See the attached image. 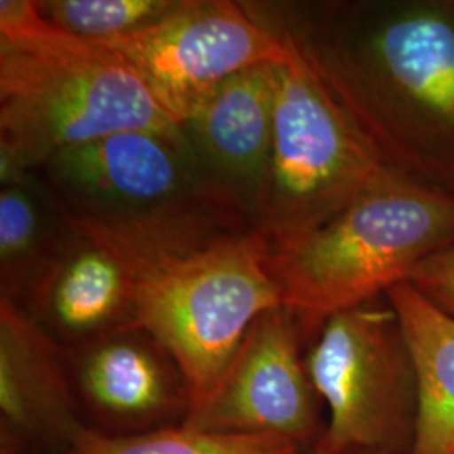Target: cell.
Returning <instances> with one entry per match:
<instances>
[{"instance_id":"6da1fadb","label":"cell","mask_w":454,"mask_h":454,"mask_svg":"<svg viewBox=\"0 0 454 454\" xmlns=\"http://www.w3.org/2000/svg\"><path fill=\"white\" fill-rule=\"evenodd\" d=\"M78 227L112 246L127 264L135 324L177 360L192 389V407L214 387L258 317L283 305L266 266L270 244L249 224L157 232Z\"/></svg>"},{"instance_id":"7a4b0ae2","label":"cell","mask_w":454,"mask_h":454,"mask_svg":"<svg viewBox=\"0 0 454 454\" xmlns=\"http://www.w3.org/2000/svg\"><path fill=\"white\" fill-rule=\"evenodd\" d=\"M180 125L114 49L0 2V180L118 131Z\"/></svg>"},{"instance_id":"3957f363","label":"cell","mask_w":454,"mask_h":454,"mask_svg":"<svg viewBox=\"0 0 454 454\" xmlns=\"http://www.w3.org/2000/svg\"><path fill=\"white\" fill-rule=\"evenodd\" d=\"M451 246L454 192L395 167L322 226L270 244L266 266L311 340L328 317L384 296Z\"/></svg>"},{"instance_id":"277c9868","label":"cell","mask_w":454,"mask_h":454,"mask_svg":"<svg viewBox=\"0 0 454 454\" xmlns=\"http://www.w3.org/2000/svg\"><path fill=\"white\" fill-rule=\"evenodd\" d=\"M278 35L286 56L276 66L271 152L249 209L251 226L270 244L322 226L399 167L358 125L294 39Z\"/></svg>"},{"instance_id":"5b68a950","label":"cell","mask_w":454,"mask_h":454,"mask_svg":"<svg viewBox=\"0 0 454 454\" xmlns=\"http://www.w3.org/2000/svg\"><path fill=\"white\" fill-rule=\"evenodd\" d=\"M31 174L76 226L155 232L223 221L251 224L206 174L182 125L118 131L71 146Z\"/></svg>"},{"instance_id":"8992f818","label":"cell","mask_w":454,"mask_h":454,"mask_svg":"<svg viewBox=\"0 0 454 454\" xmlns=\"http://www.w3.org/2000/svg\"><path fill=\"white\" fill-rule=\"evenodd\" d=\"M307 367L326 411L322 444L411 454L419 416L418 372L386 294L328 317L309 340Z\"/></svg>"},{"instance_id":"52a82bcc","label":"cell","mask_w":454,"mask_h":454,"mask_svg":"<svg viewBox=\"0 0 454 454\" xmlns=\"http://www.w3.org/2000/svg\"><path fill=\"white\" fill-rule=\"evenodd\" d=\"M309 343L296 311L285 305L264 311L184 422L211 433L281 439L307 450L326 424L307 367Z\"/></svg>"},{"instance_id":"ba28073f","label":"cell","mask_w":454,"mask_h":454,"mask_svg":"<svg viewBox=\"0 0 454 454\" xmlns=\"http://www.w3.org/2000/svg\"><path fill=\"white\" fill-rule=\"evenodd\" d=\"M101 44L123 58L179 123L234 74L286 56L278 34L244 4L227 0H180L159 24Z\"/></svg>"},{"instance_id":"9c48e42d","label":"cell","mask_w":454,"mask_h":454,"mask_svg":"<svg viewBox=\"0 0 454 454\" xmlns=\"http://www.w3.org/2000/svg\"><path fill=\"white\" fill-rule=\"evenodd\" d=\"M66 352L90 429L129 436L187 419L194 403L191 384L145 328L130 325Z\"/></svg>"},{"instance_id":"30bf717a","label":"cell","mask_w":454,"mask_h":454,"mask_svg":"<svg viewBox=\"0 0 454 454\" xmlns=\"http://www.w3.org/2000/svg\"><path fill=\"white\" fill-rule=\"evenodd\" d=\"M86 429L66 348L0 296V454H66Z\"/></svg>"},{"instance_id":"8fae6325","label":"cell","mask_w":454,"mask_h":454,"mask_svg":"<svg viewBox=\"0 0 454 454\" xmlns=\"http://www.w3.org/2000/svg\"><path fill=\"white\" fill-rule=\"evenodd\" d=\"M16 305L66 350L137 325L135 285L127 264L112 246L71 223Z\"/></svg>"},{"instance_id":"7c38bea8","label":"cell","mask_w":454,"mask_h":454,"mask_svg":"<svg viewBox=\"0 0 454 454\" xmlns=\"http://www.w3.org/2000/svg\"><path fill=\"white\" fill-rule=\"evenodd\" d=\"M276 66L234 74L180 123L206 174L247 215L271 152Z\"/></svg>"},{"instance_id":"4fadbf2b","label":"cell","mask_w":454,"mask_h":454,"mask_svg":"<svg viewBox=\"0 0 454 454\" xmlns=\"http://www.w3.org/2000/svg\"><path fill=\"white\" fill-rule=\"evenodd\" d=\"M395 309L419 384V416L411 454H454V318L409 283L386 293Z\"/></svg>"},{"instance_id":"5bb4252c","label":"cell","mask_w":454,"mask_h":454,"mask_svg":"<svg viewBox=\"0 0 454 454\" xmlns=\"http://www.w3.org/2000/svg\"><path fill=\"white\" fill-rule=\"evenodd\" d=\"M0 182V296L17 303L65 239L69 221L31 172Z\"/></svg>"},{"instance_id":"9a60e30c","label":"cell","mask_w":454,"mask_h":454,"mask_svg":"<svg viewBox=\"0 0 454 454\" xmlns=\"http://www.w3.org/2000/svg\"><path fill=\"white\" fill-rule=\"evenodd\" d=\"M286 441L268 436L226 434L197 429L185 422L162 429L112 436L86 429L66 454H298Z\"/></svg>"},{"instance_id":"2e32d148","label":"cell","mask_w":454,"mask_h":454,"mask_svg":"<svg viewBox=\"0 0 454 454\" xmlns=\"http://www.w3.org/2000/svg\"><path fill=\"white\" fill-rule=\"evenodd\" d=\"M179 4L180 0H35L37 12L51 26L91 43L142 33Z\"/></svg>"},{"instance_id":"e0dca14e","label":"cell","mask_w":454,"mask_h":454,"mask_svg":"<svg viewBox=\"0 0 454 454\" xmlns=\"http://www.w3.org/2000/svg\"><path fill=\"white\" fill-rule=\"evenodd\" d=\"M407 283L454 318V246L422 261Z\"/></svg>"},{"instance_id":"ac0fdd59","label":"cell","mask_w":454,"mask_h":454,"mask_svg":"<svg viewBox=\"0 0 454 454\" xmlns=\"http://www.w3.org/2000/svg\"><path fill=\"white\" fill-rule=\"evenodd\" d=\"M298 454H375V453H358V451H339V450H332L328 446L322 444L320 441H317L315 444H311L307 450L300 451Z\"/></svg>"}]
</instances>
